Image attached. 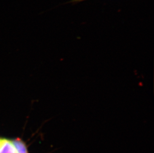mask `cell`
Segmentation results:
<instances>
[{
	"label": "cell",
	"instance_id": "277c9868",
	"mask_svg": "<svg viewBox=\"0 0 154 153\" xmlns=\"http://www.w3.org/2000/svg\"><path fill=\"white\" fill-rule=\"evenodd\" d=\"M2 138H0V143H1V141Z\"/></svg>",
	"mask_w": 154,
	"mask_h": 153
},
{
	"label": "cell",
	"instance_id": "6da1fadb",
	"mask_svg": "<svg viewBox=\"0 0 154 153\" xmlns=\"http://www.w3.org/2000/svg\"><path fill=\"white\" fill-rule=\"evenodd\" d=\"M0 153H16L12 140L2 138L0 143Z\"/></svg>",
	"mask_w": 154,
	"mask_h": 153
},
{
	"label": "cell",
	"instance_id": "3957f363",
	"mask_svg": "<svg viewBox=\"0 0 154 153\" xmlns=\"http://www.w3.org/2000/svg\"><path fill=\"white\" fill-rule=\"evenodd\" d=\"M85 1V0H71L69 2V3L75 4V3H79L81 2Z\"/></svg>",
	"mask_w": 154,
	"mask_h": 153
},
{
	"label": "cell",
	"instance_id": "7a4b0ae2",
	"mask_svg": "<svg viewBox=\"0 0 154 153\" xmlns=\"http://www.w3.org/2000/svg\"><path fill=\"white\" fill-rule=\"evenodd\" d=\"M16 153H29L26 143L20 138L12 140Z\"/></svg>",
	"mask_w": 154,
	"mask_h": 153
}]
</instances>
